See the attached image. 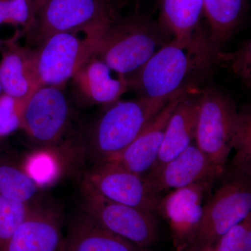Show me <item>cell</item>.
I'll return each mask as SVG.
<instances>
[{
    "label": "cell",
    "mask_w": 251,
    "mask_h": 251,
    "mask_svg": "<svg viewBox=\"0 0 251 251\" xmlns=\"http://www.w3.org/2000/svg\"><path fill=\"white\" fill-rule=\"evenodd\" d=\"M25 101L4 93L0 95V138L21 128V117Z\"/></svg>",
    "instance_id": "27"
},
{
    "label": "cell",
    "mask_w": 251,
    "mask_h": 251,
    "mask_svg": "<svg viewBox=\"0 0 251 251\" xmlns=\"http://www.w3.org/2000/svg\"><path fill=\"white\" fill-rule=\"evenodd\" d=\"M251 215L249 176L239 173L223 184L203 209L193 243L202 249L214 248L221 236Z\"/></svg>",
    "instance_id": "9"
},
{
    "label": "cell",
    "mask_w": 251,
    "mask_h": 251,
    "mask_svg": "<svg viewBox=\"0 0 251 251\" xmlns=\"http://www.w3.org/2000/svg\"><path fill=\"white\" fill-rule=\"evenodd\" d=\"M203 15L202 0H161L159 25L176 41L192 42L203 34L200 30Z\"/></svg>",
    "instance_id": "19"
},
{
    "label": "cell",
    "mask_w": 251,
    "mask_h": 251,
    "mask_svg": "<svg viewBox=\"0 0 251 251\" xmlns=\"http://www.w3.org/2000/svg\"><path fill=\"white\" fill-rule=\"evenodd\" d=\"M203 11L214 45L228 39L242 14L243 0H202Z\"/></svg>",
    "instance_id": "20"
},
{
    "label": "cell",
    "mask_w": 251,
    "mask_h": 251,
    "mask_svg": "<svg viewBox=\"0 0 251 251\" xmlns=\"http://www.w3.org/2000/svg\"><path fill=\"white\" fill-rule=\"evenodd\" d=\"M214 251H251V215L221 236Z\"/></svg>",
    "instance_id": "26"
},
{
    "label": "cell",
    "mask_w": 251,
    "mask_h": 251,
    "mask_svg": "<svg viewBox=\"0 0 251 251\" xmlns=\"http://www.w3.org/2000/svg\"><path fill=\"white\" fill-rule=\"evenodd\" d=\"M169 41L159 23L148 18H113L99 39L96 54L112 72L126 79Z\"/></svg>",
    "instance_id": "4"
},
{
    "label": "cell",
    "mask_w": 251,
    "mask_h": 251,
    "mask_svg": "<svg viewBox=\"0 0 251 251\" xmlns=\"http://www.w3.org/2000/svg\"><path fill=\"white\" fill-rule=\"evenodd\" d=\"M188 94L189 92H183L170 100L152 121L126 148L122 152L103 162L111 163L135 174L146 176L156 163L167 124L173 110Z\"/></svg>",
    "instance_id": "13"
},
{
    "label": "cell",
    "mask_w": 251,
    "mask_h": 251,
    "mask_svg": "<svg viewBox=\"0 0 251 251\" xmlns=\"http://www.w3.org/2000/svg\"><path fill=\"white\" fill-rule=\"evenodd\" d=\"M108 0H41L35 19L27 31L28 44L37 46L60 32L99 34L113 17Z\"/></svg>",
    "instance_id": "5"
},
{
    "label": "cell",
    "mask_w": 251,
    "mask_h": 251,
    "mask_svg": "<svg viewBox=\"0 0 251 251\" xmlns=\"http://www.w3.org/2000/svg\"><path fill=\"white\" fill-rule=\"evenodd\" d=\"M40 0H0V26L11 25L25 34L34 23Z\"/></svg>",
    "instance_id": "23"
},
{
    "label": "cell",
    "mask_w": 251,
    "mask_h": 251,
    "mask_svg": "<svg viewBox=\"0 0 251 251\" xmlns=\"http://www.w3.org/2000/svg\"><path fill=\"white\" fill-rule=\"evenodd\" d=\"M198 251H213V248H209V249H202V250H199Z\"/></svg>",
    "instance_id": "29"
},
{
    "label": "cell",
    "mask_w": 251,
    "mask_h": 251,
    "mask_svg": "<svg viewBox=\"0 0 251 251\" xmlns=\"http://www.w3.org/2000/svg\"><path fill=\"white\" fill-rule=\"evenodd\" d=\"M102 33L85 34V37L77 33H57L31 49L39 87H64L77 69L96 54Z\"/></svg>",
    "instance_id": "6"
},
{
    "label": "cell",
    "mask_w": 251,
    "mask_h": 251,
    "mask_svg": "<svg viewBox=\"0 0 251 251\" xmlns=\"http://www.w3.org/2000/svg\"><path fill=\"white\" fill-rule=\"evenodd\" d=\"M216 46L204 35L192 42L173 39L164 44L135 74L126 78L140 97L161 98L189 91L198 75L210 67Z\"/></svg>",
    "instance_id": "2"
},
{
    "label": "cell",
    "mask_w": 251,
    "mask_h": 251,
    "mask_svg": "<svg viewBox=\"0 0 251 251\" xmlns=\"http://www.w3.org/2000/svg\"><path fill=\"white\" fill-rule=\"evenodd\" d=\"M62 251H143L82 211L68 226Z\"/></svg>",
    "instance_id": "17"
},
{
    "label": "cell",
    "mask_w": 251,
    "mask_h": 251,
    "mask_svg": "<svg viewBox=\"0 0 251 251\" xmlns=\"http://www.w3.org/2000/svg\"><path fill=\"white\" fill-rule=\"evenodd\" d=\"M189 94L178 103L168 120L158 158L151 171H156L184 151L195 140L198 97Z\"/></svg>",
    "instance_id": "18"
},
{
    "label": "cell",
    "mask_w": 251,
    "mask_h": 251,
    "mask_svg": "<svg viewBox=\"0 0 251 251\" xmlns=\"http://www.w3.org/2000/svg\"><path fill=\"white\" fill-rule=\"evenodd\" d=\"M2 94V90H1V83H0V95Z\"/></svg>",
    "instance_id": "30"
},
{
    "label": "cell",
    "mask_w": 251,
    "mask_h": 251,
    "mask_svg": "<svg viewBox=\"0 0 251 251\" xmlns=\"http://www.w3.org/2000/svg\"><path fill=\"white\" fill-rule=\"evenodd\" d=\"M63 166L62 161L55 153L39 149L26 158L23 168L42 188L52 184L58 179Z\"/></svg>",
    "instance_id": "22"
},
{
    "label": "cell",
    "mask_w": 251,
    "mask_h": 251,
    "mask_svg": "<svg viewBox=\"0 0 251 251\" xmlns=\"http://www.w3.org/2000/svg\"><path fill=\"white\" fill-rule=\"evenodd\" d=\"M187 92L161 98L118 100L107 105L88 133H84V160L89 157L96 164L122 152L170 100Z\"/></svg>",
    "instance_id": "3"
},
{
    "label": "cell",
    "mask_w": 251,
    "mask_h": 251,
    "mask_svg": "<svg viewBox=\"0 0 251 251\" xmlns=\"http://www.w3.org/2000/svg\"><path fill=\"white\" fill-rule=\"evenodd\" d=\"M82 211L112 233L145 249L156 241L158 221L154 213L110 202L100 196L82 194Z\"/></svg>",
    "instance_id": "10"
},
{
    "label": "cell",
    "mask_w": 251,
    "mask_h": 251,
    "mask_svg": "<svg viewBox=\"0 0 251 251\" xmlns=\"http://www.w3.org/2000/svg\"><path fill=\"white\" fill-rule=\"evenodd\" d=\"M242 117L232 100L219 91L209 88L198 97L196 145L222 171Z\"/></svg>",
    "instance_id": "7"
},
{
    "label": "cell",
    "mask_w": 251,
    "mask_h": 251,
    "mask_svg": "<svg viewBox=\"0 0 251 251\" xmlns=\"http://www.w3.org/2000/svg\"><path fill=\"white\" fill-rule=\"evenodd\" d=\"M21 128L40 149L55 153L63 165L84 161L83 128L64 87L44 86L25 102Z\"/></svg>",
    "instance_id": "1"
},
{
    "label": "cell",
    "mask_w": 251,
    "mask_h": 251,
    "mask_svg": "<svg viewBox=\"0 0 251 251\" xmlns=\"http://www.w3.org/2000/svg\"><path fill=\"white\" fill-rule=\"evenodd\" d=\"M212 181H201L173 190L161 198L156 211L168 221L175 247L182 249L193 244L203 215V198Z\"/></svg>",
    "instance_id": "11"
},
{
    "label": "cell",
    "mask_w": 251,
    "mask_h": 251,
    "mask_svg": "<svg viewBox=\"0 0 251 251\" xmlns=\"http://www.w3.org/2000/svg\"><path fill=\"white\" fill-rule=\"evenodd\" d=\"M232 68L234 72L240 75L244 80L251 79V44L250 41L244 44L232 55Z\"/></svg>",
    "instance_id": "28"
},
{
    "label": "cell",
    "mask_w": 251,
    "mask_h": 251,
    "mask_svg": "<svg viewBox=\"0 0 251 251\" xmlns=\"http://www.w3.org/2000/svg\"><path fill=\"white\" fill-rule=\"evenodd\" d=\"M111 72L97 54L87 59L71 79L79 101L88 105H107L120 100L129 90L128 81L121 76L114 78Z\"/></svg>",
    "instance_id": "15"
},
{
    "label": "cell",
    "mask_w": 251,
    "mask_h": 251,
    "mask_svg": "<svg viewBox=\"0 0 251 251\" xmlns=\"http://www.w3.org/2000/svg\"><path fill=\"white\" fill-rule=\"evenodd\" d=\"M35 203L18 202L0 196V251L27 219Z\"/></svg>",
    "instance_id": "24"
},
{
    "label": "cell",
    "mask_w": 251,
    "mask_h": 251,
    "mask_svg": "<svg viewBox=\"0 0 251 251\" xmlns=\"http://www.w3.org/2000/svg\"><path fill=\"white\" fill-rule=\"evenodd\" d=\"M21 32L7 40H0V83L2 93L19 100H27L39 88L36 81L31 49L17 42Z\"/></svg>",
    "instance_id": "16"
},
{
    "label": "cell",
    "mask_w": 251,
    "mask_h": 251,
    "mask_svg": "<svg viewBox=\"0 0 251 251\" xmlns=\"http://www.w3.org/2000/svg\"><path fill=\"white\" fill-rule=\"evenodd\" d=\"M251 122L250 114L242 113L240 125L233 143L235 150L234 163L239 173L249 176L251 168Z\"/></svg>",
    "instance_id": "25"
},
{
    "label": "cell",
    "mask_w": 251,
    "mask_h": 251,
    "mask_svg": "<svg viewBox=\"0 0 251 251\" xmlns=\"http://www.w3.org/2000/svg\"><path fill=\"white\" fill-rule=\"evenodd\" d=\"M63 242L59 214L36 202L1 251H62Z\"/></svg>",
    "instance_id": "14"
},
{
    "label": "cell",
    "mask_w": 251,
    "mask_h": 251,
    "mask_svg": "<svg viewBox=\"0 0 251 251\" xmlns=\"http://www.w3.org/2000/svg\"><path fill=\"white\" fill-rule=\"evenodd\" d=\"M41 188L23 168L0 163V196L23 203L36 202Z\"/></svg>",
    "instance_id": "21"
},
{
    "label": "cell",
    "mask_w": 251,
    "mask_h": 251,
    "mask_svg": "<svg viewBox=\"0 0 251 251\" xmlns=\"http://www.w3.org/2000/svg\"><path fill=\"white\" fill-rule=\"evenodd\" d=\"M222 173L196 144L192 143L158 169L150 172L145 178L151 189L159 195L166 190L184 188L201 181H212Z\"/></svg>",
    "instance_id": "12"
},
{
    "label": "cell",
    "mask_w": 251,
    "mask_h": 251,
    "mask_svg": "<svg viewBox=\"0 0 251 251\" xmlns=\"http://www.w3.org/2000/svg\"><path fill=\"white\" fill-rule=\"evenodd\" d=\"M81 192L150 212H156L159 195L145 176L111 163H99L81 172Z\"/></svg>",
    "instance_id": "8"
}]
</instances>
